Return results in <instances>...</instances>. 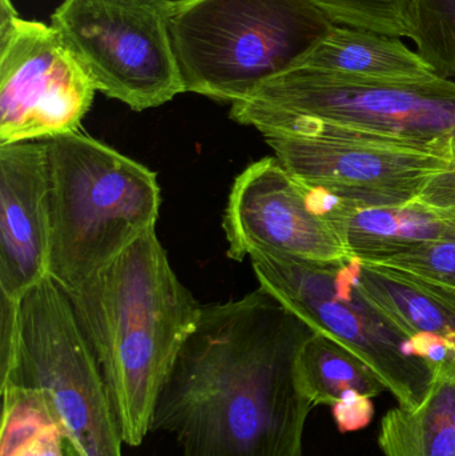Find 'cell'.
Wrapping results in <instances>:
<instances>
[{
    "label": "cell",
    "instance_id": "obj_1",
    "mask_svg": "<svg viewBox=\"0 0 455 456\" xmlns=\"http://www.w3.org/2000/svg\"><path fill=\"white\" fill-rule=\"evenodd\" d=\"M314 330L266 289L206 305L155 402L184 456H302L313 406L297 361Z\"/></svg>",
    "mask_w": 455,
    "mask_h": 456
},
{
    "label": "cell",
    "instance_id": "obj_2",
    "mask_svg": "<svg viewBox=\"0 0 455 456\" xmlns=\"http://www.w3.org/2000/svg\"><path fill=\"white\" fill-rule=\"evenodd\" d=\"M67 292L98 359L123 444L141 446L151 433L160 388L203 307L174 273L155 228Z\"/></svg>",
    "mask_w": 455,
    "mask_h": 456
},
{
    "label": "cell",
    "instance_id": "obj_3",
    "mask_svg": "<svg viewBox=\"0 0 455 456\" xmlns=\"http://www.w3.org/2000/svg\"><path fill=\"white\" fill-rule=\"evenodd\" d=\"M230 118L262 135L353 139L453 158L455 79H336L288 69L235 102Z\"/></svg>",
    "mask_w": 455,
    "mask_h": 456
},
{
    "label": "cell",
    "instance_id": "obj_4",
    "mask_svg": "<svg viewBox=\"0 0 455 456\" xmlns=\"http://www.w3.org/2000/svg\"><path fill=\"white\" fill-rule=\"evenodd\" d=\"M50 267L74 291L159 218L157 174L85 134L45 139Z\"/></svg>",
    "mask_w": 455,
    "mask_h": 456
},
{
    "label": "cell",
    "instance_id": "obj_5",
    "mask_svg": "<svg viewBox=\"0 0 455 456\" xmlns=\"http://www.w3.org/2000/svg\"><path fill=\"white\" fill-rule=\"evenodd\" d=\"M0 388L42 396L80 456H122L123 439L98 359L69 292L47 276L0 303Z\"/></svg>",
    "mask_w": 455,
    "mask_h": 456
},
{
    "label": "cell",
    "instance_id": "obj_6",
    "mask_svg": "<svg viewBox=\"0 0 455 456\" xmlns=\"http://www.w3.org/2000/svg\"><path fill=\"white\" fill-rule=\"evenodd\" d=\"M310 0H171L168 32L186 93L248 98L333 27Z\"/></svg>",
    "mask_w": 455,
    "mask_h": 456
},
{
    "label": "cell",
    "instance_id": "obj_7",
    "mask_svg": "<svg viewBox=\"0 0 455 456\" xmlns=\"http://www.w3.org/2000/svg\"><path fill=\"white\" fill-rule=\"evenodd\" d=\"M261 289L318 334L330 338L373 370L398 406L416 409L435 369L413 353L410 339L363 294L362 263H315L270 252L250 255Z\"/></svg>",
    "mask_w": 455,
    "mask_h": 456
},
{
    "label": "cell",
    "instance_id": "obj_8",
    "mask_svg": "<svg viewBox=\"0 0 455 456\" xmlns=\"http://www.w3.org/2000/svg\"><path fill=\"white\" fill-rule=\"evenodd\" d=\"M171 0H63L51 16L96 91L134 111L184 91L168 32Z\"/></svg>",
    "mask_w": 455,
    "mask_h": 456
},
{
    "label": "cell",
    "instance_id": "obj_9",
    "mask_svg": "<svg viewBox=\"0 0 455 456\" xmlns=\"http://www.w3.org/2000/svg\"><path fill=\"white\" fill-rule=\"evenodd\" d=\"M96 88L58 29L0 5V146L79 133Z\"/></svg>",
    "mask_w": 455,
    "mask_h": 456
},
{
    "label": "cell",
    "instance_id": "obj_10",
    "mask_svg": "<svg viewBox=\"0 0 455 456\" xmlns=\"http://www.w3.org/2000/svg\"><path fill=\"white\" fill-rule=\"evenodd\" d=\"M283 167L305 186L368 208L414 202L453 158L353 139L266 136Z\"/></svg>",
    "mask_w": 455,
    "mask_h": 456
},
{
    "label": "cell",
    "instance_id": "obj_11",
    "mask_svg": "<svg viewBox=\"0 0 455 456\" xmlns=\"http://www.w3.org/2000/svg\"><path fill=\"white\" fill-rule=\"evenodd\" d=\"M306 195L277 157L248 166L235 179L224 211L227 256L242 262L270 252L315 263L355 257L333 224L310 210Z\"/></svg>",
    "mask_w": 455,
    "mask_h": 456
},
{
    "label": "cell",
    "instance_id": "obj_12",
    "mask_svg": "<svg viewBox=\"0 0 455 456\" xmlns=\"http://www.w3.org/2000/svg\"><path fill=\"white\" fill-rule=\"evenodd\" d=\"M50 216L43 141L0 146V295L19 300L48 276Z\"/></svg>",
    "mask_w": 455,
    "mask_h": 456
},
{
    "label": "cell",
    "instance_id": "obj_13",
    "mask_svg": "<svg viewBox=\"0 0 455 456\" xmlns=\"http://www.w3.org/2000/svg\"><path fill=\"white\" fill-rule=\"evenodd\" d=\"M290 69L369 82L421 83L440 77L401 37L342 24H336Z\"/></svg>",
    "mask_w": 455,
    "mask_h": 456
},
{
    "label": "cell",
    "instance_id": "obj_14",
    "mask_svg": "<svg viewBox=\"0 0 455 456\" xmlns=\"http://www.w3.org/2000/svg\"><path fill=\"white\" fill-rule=\"evenodd\" d=\"M326 219L361 262L455 236V216L417 202L368 208L339 198Z\"/></svg>",
    "mask_w": 455,
    "mask_h": 456
},
{
    "label": "cell",
    "instance_id": "obj_15",
    "mask_svg": "<svg viewBox=\"0 0 455 456\" xmlns=\"http://www.w3.org/2000/svg\"><path fill=\"white\" fill-rule=\"evenodd\" d=\"M360 283L369 300L409 339L417 334L440 339L448 350L446 363L455 367L454 291L368 263H362Z\"/></svg>",
    "mask_w": 455,
    "mask_h": 456
},
{
    "label": "cell",
    "instance_id": "obj_16",
    "mask_svg": "<svg viewBox=\"0 0 455 456\" xmlns=\"http://www.w3.org/2000/svg\"><path fill=\"white\" fill-rule=\"evenodd\" d=\"M429 393L416 409L394 407L382 418L384 456H455V367L435 364Z\"/></svg>",
    "mask_w": 455,
    "mask_h": 456
},
{
    "label": "cell",
    "instance_id": "obj_17",
    "mask_svg": "<svg viewBox=\"0 0 455 456\" xmlns=\"http://www.w3.org/2000/svg\"><path fill=\"white\" fill-rule=\"evenodd\" d=\"M297 375L302 394L313 407H333L353 395L374 399L387 391L370 367L318 332L302 347Z\"/></svg>",
    "mask_w": 455,
    "mask_h": 456
},
{
    "label": "cell",
    "instance_id": "obj_18",
    "mask_svg": "<svg viewBox=\"0 0 455 456\" xmlns=\"http://www.w3.org/2000/svg\"><path fill=\"white\" fill-rule=\"evenodd\" d=\"M2 399L0 456H64L66 438L42 396L10 387Z\"/></svg>",
    "mask_w": 455,
    "mask_h": 456
},
{
    "label": "cell",
    "instance_id": "obj_19",
    "mask_svg": "<svg viewBox=\"0 0 455 456\" xmlns=\"http://www.w3.org/2000/svg\"><path fill=\"white\" fill-rule=\"evenodd\" d=\"M417 51L443 79H455V0H411Z\"/></svg>",
    "mask_w": 455,
    "mask_h": 456
},
{
    "label": "cell",
    "instance_id": "obj_20",
    "mask_svg": "<svg viewBox=\"0 0 455 456\" xmlns=\"http://www.w3.org/2000/svg\"><path fill=\"white\" fill-rule=\"evenodd\" d=\"M334 23L413 39L411 0H310Z\"/></svg>",
    "mask_w": 455,
    "mask_h": 456
},
{
    "label": "cell",
    "instance_id": "obj_21",
    "mask_svg": "<svg viewBox=\"0 0 455 456\" xmlns=\"http://www.w3.org/2000/svg\"><path fill=\"white\" fill-rule=\"evenodd\" d=\"M362 263L392 268L455 292V236Z\"/></svg>",
    "mask_w": 455,
    "mask_h": 456
},
{
    "label": "cell",
    "instance_id": "obj_22",
    "mask_svg": "<svg viewBox=\"0 0 455 456\" xmlns=\"http://www.w3.org/2000/svg\"><path fill=\"white\" fill-rule=\"evenodd\" d=\"M414 202L455 216V154L449 167L430 179Z\"/></svg>",
    "mask_w": 455,
    "mask_h": 456
},
{
    "label": "cell",
    "instance_id": "obj_23",
    "mask_svg": "<svg viewBox=\"0 0 455 456\" xmlns=\"http://www.w3.org/2000/svg\"><path fill=\"white\" fill-rule=\"evenodd\" d=\"M334 422L341 433H354L370 425L374 418L373 399L353 395L331 407Z\"/></svg>",
    "mask_w": 455,
    "mask_h": 456
},
{
    "label": "cell",
    "instance_id": "obj_24",
    "mask_svg": "<svg viewBox=\"0 0 455 456\" xmlns=\"http://www.w3.org/2000/svg\"><path fill=\"white\" fill-rule=\"evenodd\" d=\"M64 456H80L74 446L66 439V449H64Z\"/></svg>",
    "mask_w": 455,
    "mask_h": 456
}]
</instances>
